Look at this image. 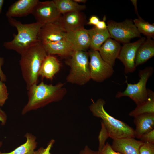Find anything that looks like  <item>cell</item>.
I'll return each instance as SVG.
<instances>
[{
	"label": "cell",
	"instance_id": "cell-23",
	"mask_svg": "<svg viewBox=\"0 0 154 154\" xmlns=\"http://www.w3.org/2000/svg\"><path fill=\"white\" fill-rule=\"evenodd\" d=\"M25 137L26 139V141L25 143L10 152H0V154H33L37 144L36 137L29 133H27Z\"/></svg>",
	"mask_w": 154,
	"mask_h": 154
},
{
	"label": "cell",
	"instance_id": "cell-20",
	"mask_svg": "<svg viewBox=\"0 0 154 154\" xmlns=\"http://www.w3.org/2000/svg\"><path fill=\"white\" fill-rule=\"evenodd\" d=\"M154 56V41L147 38L137 51L135 60L136 67L144 63Z\"/></svg>",
	"mask_w": 154,
	"mask_h": 154
},
{
	"label": "cell",
	"instance_id": "cell-18",
	"mask_svg": "<svg viewBox=\"0 0 154 154\" xmlns=\"http://www.w3.org/2000/svg\"><path fill=\"white\" fill-rule=\"evenodd\" d=\"M48 54H57L63 56H71L74 51L65 39L53 42H42Z\"/></svg>",
	"mask_w": 154,
	"mask_h": 154
},
{
	"label": "cell",
	"instance_id": "cell-36",
	"mask_svg": "<svg viewBox=\"0 0 154 154\" xmlns=\"http://www.w3.org/2000/svg\"><path fill=\"white\" fill-rule=\"evenodd\" d=\"M7 119L6 114L0 108V121L2 125H4L6 123Z\"/></svg>",
	"mask_w": 154,
	"mask_h": 154
},
{
	"label": "cell",
	"instance_id": "cell-5",
	"mask_svg": "<svg viewBox=\"0 0 154 154\" xmlns=\"http://www.w3.org/2000/svg\"><path fill=\"white\" fill-rule=\"evenodd\" d=\"M89 55L86 51H74L70 58L66 61L70 68L66 80L78 85L86 84L91 79Z\"/></svg>",
	"mask_w": 154,
	"mask_h": 154
},
{
	"label": "cell",
	"instance_id": "cell-26",
	"mask_svg": "<svg viewBox=\"0 0 154 154\" xmlns=\"http://www.w3.org/2000/svg\"><path fill=\"white\" fill-rule=\"evenodd\" d=\"M101 129L98 136L99 141L98 149H101L105 146L106 140L110 137L109 133L102 122Z\"/></svg>",
	"mask_w": 154,
	"mask_h": 154
},
{
	"label": "cell",
	"instance_id": "cell-12",
	"mask_svg": "<svg viewBox=\"0 0 154 154\" xmlns=\"http://www.w3.org/2000/svg\"><path fill=\"white\" fill-rule=\"evenodd\" d=\"M65 39L73 51H86L90 48V39L87 29L84 28L66 32Z\"/></svg>",
	"mask_w": 154,
	"mask_h": 154
},
{
	"label": "cell",
	"instance_id": "cell-29",
	"mask_svg": "<svg viewBox=\"0 0 154 154\" xmlns=\"http://www.w3.org/2000/svg\"><path fill=\"white\" fill-rule=\"evenodd\" d=\"M55 142L54 140L51 139L46 148L41 147L37 151H34L33 154H51L50 151Z\"/></svg>",
	"mask_w": 154,
	"mask_h": 154
},
{
	"label": "cell",
	"instance_id": "cell-28",
	"mask_svg": "<svg viewBox=\"0 0 154 154\" xmlns=\"http://www.w3.org/2000/svg\"><path fill=\"white\" fill-rule=\"evenodd\" d=\"M139 154H154V143L144 142L139 149Z\"/></svg>",
	"mask_w": 154,
	"mask_h": 154
},
{
	"label": "cell",
	"instance_id": "cell-17",
	"mask_svg": "<svg viewBox=\"0 0 154 154\" xmlns=\"http://www.w3.org/2000/svg\"><path fill=\"white\" fill-rule=\"evenodd\" d=\"M135 138L139 139L143 134L154 129V114L147 113L134 117Z\"/></svg>",
	"mask_w": 154,
	"mask_h": 154
},
{
	"label": "cell",
	"instance_id": "cell-27",
	"mask_svg": "<svg viewBox=\"0 0 154 154\" xmlns=\"http://www.w3.org/2000/svg\"><path fill=\"white\" fill-rule=\"evenodd\" d=\"M9 95L5 84L3 82L0 81V107L4 105L8 98Z\"/></svg>",
	"mask_w": 154,
	"mask_h": 154
},
{
	"label": "cell",
	"instance_id": "cell-16",
	"mask_svg": "<svg viewBox=\"0 0 154 154\" xmlns=\"http://www.w3.org/2000/svg\"><path fill=\"white\" fill-rule=\"evenodd\" d=\"M64 27L66 32L84 28L86 22L84 13L80 11L67 13L62 15Z\"/></svg>",
	"mask_w": 154,
	"mask_h": 154
},
{
	"label": "cell",
	"instance_id": "cell-35",
	"mask_svg": "<svg viewBox=\"0 0 154 154\" xmlns=\"http://www.w3.org/2000/svg\"><path fill=\"white\" fill-rule=\"evenodd\" d=\"M94 26L97 29L101 30L107 28V25L104 20L100 21Z\"/></svg>",
	"mask_w": 154,
	"mask_h": 154
},
{
	"label": "cell",
	"instance_id": "cell-3",
	"mask_svg": "<svg viewBox=\"0 0 154 154\" xmlns=\"http://www.w3.org/2000/svg\"><path fill=\"white\" fill-rule=\"evenodd\" d=\"M9 23L17 30V34H13V38L10 41L4 42L3 46L7 49L14 50L21 54L29 47L39 41L38 36L44 25L36 22L23 24L13 17L8 18Z\"/></svg>",
	"mask_w": 154,
	"mask_h": 154
},
{
	"label": "cell",
	"instance_id": "cell-21",
	"mask_svg": "<svg viewBox=\"0 0 154 154\" xmlns=\"http://www.w3.org/2000/svg\"><path fill=\"white\" fill-rule=\"evenodd\" d=\"M90 39V48L91 49L98 51L102 44L110 38L107 29H99L95 26L87 29Z\"/></svg>",
	"mask_w": 154,
	"mask_h": 154
},
{
	"label": "cell",
	"instance_id": "cell-1",
	"mask_svg": "<svg viewBox=\"0 0 154 154\" xmlns=\"http://www.w3.org/2000/svg\"><path fill=\"white\" fill-rule=\"evenodd\" d=\"M27 90L28 101L22 110L23 115L51 103L60 101L67 93L63 83L59 82L54 85L45 84L43 81L33 85Z\"/></svg>",
	"mask_w": 154,
	"mask_h": 154
},
{
	"label": "cell",
	"instance_id": "cell-31",
	"mask_svg": "<svg viewBox=\"0 0 154 154\" xmlns=\"http://www.w3.org/2000/svg\"><path fill=\"white\" fill-rule=\"evenodd\" d=\"M98 151V154H121L114 151L108 142L106 143L104 146L101 149Z\"/></svg>",
	"mask_w": 154,
	"mask_h": 154
},
{
	"label": "cell",
	"instance_id": "cell-15",
	"mask_svg": "<svg viewBox=\"0 0 154 154\" xmlns=\"http://www.w3.org/2000/svg\"><path fill=\"white\" fill-rule=\"evenodd\" d=\"M38 0H18L12 4L6 13L7 18L22 17L32 14Z\"/></svg>",
	"mask_w": 154,
	"mask_h": 154
},
{
	"label": "cell",
	"instance_id": "cell-2",
	"mask_svg": "<svg viewBox=\"0 0 154 154\" xmlns=\"http://www.w3.org/2000/svg\"><path fill=\"white\" fill-rule=\"evenodd\" d=\"M47 54L42 42L38 41L21 55L19 65L27 90L37 84L39 73Z\"/></svg>",
	"mask_w": 154,
	"mask_h": 154
},
{
	"label": "cell",
	"instance_id": "cell-37",
	"mask_svg": "<svg viewBox=\"0 0 154 154\" xmlns=\"http://www.w3.org/2000/svg\"><path fill=\"white\" fill-rule=\"evenodd\" d=\"M131 1L134 6L135 12L136 13V14L138 16V18H139L141 17L139 15L138 12L137 11V0H131Z\"/></svg>",
	"mask_w": 154,
	"mask_h": 154
},
{
	"label": "cell",
	"instance_id": "cell-9",
	"mask_svg": "<svg viewBox=\"0 0 154 154\" xmlns=\"http://www.w3.org/2000/svg\"><path fill=\"white\" fill-rule=\"evenodd\" d=\"M66 33L61 15L56 19L41 27L38 33V39L42 42L57 41L65 39Z\"/></svg>",
	"mask_w": 154,
	"mask_h": 154
},
{
	"label": "cell",
	"instance_id": "cell-6",
	"mask_svg": "<svg viewBox=\"0 0 154 154\" xmlns=\"http://www.w3.org/2000/svg\"><path fill=\"white\" fill-rule=\"evenodd\" d=\"M153 71V67L150 66L139 70V81L136 83L132 84L128 83L126 80L127 86L126 89L123 92H118L116 97L119 98L123 96L128 97L133 101L137 106L144 102L148 96L146 84Z\"/></svg>",
	"mask_w": 154,
	"mask_h": 154
},
{
	"label": "cell",
	"instance_id": "cell-14",
	"mask_svg": "<svg viewBox=\"0 0 154 154\" xmlns=\"http://www.w3.org/2000/svg\"><path fill=\"white\" fill-rule=\"evenodd\" d=\"M144 142L133 137H127L113 140L111 147L121 154H139V149Z\"/></svg>",
	"mask_w": 154,
	"mask_h": 154
},
{
	"label": "cell",
	"instance_id": "cell-39",
	"mask_svg": "<svg viewBox=\"0 0 154 154\" xmlns=\"http://www.w3.org/2000/svg\"><path fill=\"white\" fill-rule=\"evenodd\" d=\"M74 1L78 4L80 3H85L87 1L86 0H74Z\"/></svg>",
	"mask_w": 154,
	"mask_h": 154
},
{
	"label": "cell",
	"instance_id": "cell-19",
	"mask_svg": "<svg viewBox=\"0 0 154 154\" xmlns=\"http://www.w3.org/2000/svg\"><path fill=\"white\" fill-rule=\"evenodd\" d=\"M60 68V63L56 57L48 54L41 66L39 76L51 80L59 71Z\"/></svg>",
	"mask_w": 154,
	"mask_h": 154
},
{
	"label": "cell",
	"instance_id": "cell-33",
	"mask_svg": "<svg viewBox=\"0 0 154 154\" xmlns=\"http://www.w3.org/2000/svg\"><path fill=\"white\" fill-rule=\"evenodd\" d=\"M79 154H98V151L92 150L88 146H86L80 152Z\"/></svg>",
	"mask_w": 154,
	"mask_h": 154
},
{
	"label": "cell",
	"instance_id": "cell-22",
	"mask_svg": "<svg viewBox=\"0 0 154 154\" xmlns=\"http://www.w3.org/2000/svg\"><path fill=\"white\" fill-rule=\"evenodd\" d=\"M148 98L144 102L137 106L136 107L130 112L129 115L132 117L141 114L150 113L154 114V92L147 89Z\"/></svg>",
	"mask_w": 154,
	"mask_h": 154
},
{
	"label": "cell",
	"instance_id": "cell-24",
	"mask_svg": "<svg viewBox=\"0 0 154 154\" xmlns=\"http://www.w3.org/2000/svg\"><path fill=\"white\" fill-rule=\"evenodd\" d=\"M53 1L61 15L72 12L81 11L86 8L85 5H80L74 0H53Z\"/></svg>",
	"mask_w": 154,
	"mask_h": 154
},
{
	"label": "cell",
	"instance_id": "cell-10",
	"mask_svg": "<svg viewBox=\"0 0 154 154\" xmlns=\"http://www.w3.org/2000/svg\"><path fill=\"white\" fill-rule=\"evenodd\" d=\"M36 22L44 25L56 19L61 15L52 1H39L34 7L32 14Z\"/></svg>",
	"mask_w": 154,
	"mask_h": 154
},
{
	"label": "cell",
	"instance_id": "cell-8",
	"mask_svg": "<svg viewBox=\"0 0 154 154\" xmlns=\"http://www.w3.org/2000/svg\"><path fill=\"white\" fill-rule=\"evenodd\" d=\"M88 52L91 79L101 82L111 77L114 72L113 67L102 59L99 52L90 49Z\"/></svg>",
	"mask_w": 154,
	"mask_h": 154
},
{
	"label": "cell",
	"instance_id": "cell-38",
	"mask_svg": "<svg viewBox=\"0 0 154 154\" xmlns=\"http://www.w3.org/2000/svg\"><path fill=\"white\" fill-rule=\"evenodd\" d=\"M4 2V1L3 0H0V14L2 12V8Z\"/></svg>",
	"mask_w": 154,
	"mask_h": 154
},
{
	"label": "cell",
	"instance_id": "cell-32",
	"mask_svg": "<svg viewBox=\"0 0 154 154\" xmlns=\"http://www.w3.org/2000/svg\"><path fill=\"white\" fill-rule=\"evenodd\" d=\"M4 63L3 58L0 56V81L3 82L6 81L7 80L6 77L1 69L2 66L3 65Z\"/></svg>",
	"mask_w": 154,
	"mask_h": 154
},
{
	"label": "cell",
	"instance_id": "cell-4",
	"mask_svg": "<svg viewBox=\"0 0 154 154\" xmlns=\"http://www.w3.org/2000/svg\"><path fill=\"white\" fill-rule=\"evenodd\" d=\"M105 101L100 98L92 102L89 109L93 116L101 118L108 131L110 137L113 140L130 137L135 138L134 129L126 123L110 116L105 110Z\"/></svg>",
	"mask_w": 154,
	"mask_h": 154
},
{
	"label": "cell",
	"instance_id": "cell-7",
	"mask_svg": "<svg viewBox=\"0 0 154 154\" xmlns=\"http://www.w3.org/2000/svg\"><path fill=\"white\" fill-rule=\"evenodd\" d=\"M107 29L110 38L123 44L129 42L133 38L141 37L131 19H126L119 22L109 20L107 22Z\"/></svg>",
	"mask_w": 154,
	"mask_h": 154
},
{
	"label": "cell",
	"instance_id": "cell-25",
	"mask_svg": "<svg viewBox=\"0 0 154 154\" xmlns=\"http://www.w3.org/2000/svg\"><path fill=\"white\" fill-rule=\"evenodd\" d=\"M133 22L139 32L147 38H154V24L145 21L141 17L134 19Z\"/></svg>",
	"mask_w": 154,
	"mask_h": 154
},
{
	"label": "cell",
	"instance_id": "cell-34",
	"mask_svg": "<svg viewBox=\"0 0 154 154\" xmlns=\"http://www.w3.org/2000/svg\"><path fill=\"white\" fill-rule=\"evenodd\" d=\"M99 17L96 15H92L90 17L87 24L89 25L95 26L100 21Z\"/></svg>",
	"mask_w": 154,
	"mask_h": 154
},
{
	"label": "cell",
	"instance_id": "cell-13",
	"mask_svg": "<svg viewBox=\"0 0 154 154\" xmlns=\"http://www.w3.org/2000/svg\"><path fill=\"white\" fill-rule=\"evenodd\" d=\"M121 47L120 42L110 38L102 44L98 51L102 59L113 67Z\"/></svg>",
	"mask_w": 154,
	"mask_h": 154
},
{
	"label": "cell",
	"instance_id": "cell-11",
	"mask_svg": "<svg viewBox=\"0 0 154 154\" xmlns=\"http://www.w3.org/2000/svg\"><path fill=\"white\" fill-rule=\"evenodd\" d=\"M145 39V37H141L135 42L124 44L121 47L117 58L124 65L125 73H132L135 70L136 67L135 60L137 52Z\"/></svg>",
	"mask_w": 154,
	"mask_h": 154
},
{
	"label": "cell",
	"instance_id": "cell-40",
	"mask_svg": "<svg viewBox=\"0 0 154 154\" xmlns=\"http://www.w3.org/2000/svg\"><path fill=\"white\" fill-rule=\"evenodd\" d=\"M2 145V143L1 142H0V147H1Z\"/></svg>",
	"mask_w": 154,
	"mask_h": 154
},
{
	"label": "cell",
	"instance_id": "cell-30",
	"mask_svg": "<svg viewBox=\"0 0 154 154\" xmlns=\"http://www.w3.org/2000/svg\"><path fill=\"white\" fill-rule=\"evenodd\" d=\"M139 139L143 142L154 143V129L142 135Z\"/></svg>",
	"mask_w": 154,
	"mask_h": 154
}]
</instances>
